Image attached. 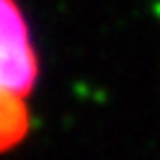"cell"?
<instances>
[{
	"label": "cell",
	"mask_w": 160,
	"mask_h": 160,
	"mask_svg": "<svg viewBox=\"0 0 160 160\" xmlns=\"http://www.w3.org/2000/svg\"><path fill=\"white\" fill-rule=\"evenodd\" d=\"M39 78V59L28 23L16 0H0V152L28 134V98Z\"/></svg>",
	"instance_id": "6da1fadb"
}]
</instances>
